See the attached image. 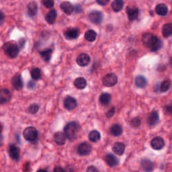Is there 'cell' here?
I'll return each instance as SVG.
<instances>
[{"label":"cell","instance_id":"obj_30","mask_svg":"<svg viewBox=\"0 0 172 172\" xmlns=\"http://www.w3.org/2000/svg\"><path fill=\"white\" fill-rule=\"evenodd\" d=\"M88 138L91 142H93V143H96V142L100 140V138H101L100 133L98 131H92L90 132V133L89 134Z\"/></svg>","mask_w":172,"mask_h":172},{"label":"cell","instance_id":"obj_1","mask_svg":"<svg viewBox=\"0 0 172 172\" xmlns=\"http://www.w3.org/2000/svg\"><path fill=\"white\" fill-rule=\"evenodd\" d=\"M79 131V124L75 121L69 122L64 128V135H65L67 138L71 141H74L77 139Z\"/></svg>","mask_w":172,"mask_h":172},{"label":"cell","instance_id":"obj_25","mask_svg":"<svg viewBox=\"0 0 172 172\" xmlns=\"http://www.w3.org/2000/svg\"><path fill=\"white\" fill-rule=\"evenodd\" d=\"M155 11L158 15L164 16L167 14V12H168V7H167L165 4L160 3L158 4L156 6Z\"/></svg>","mask_w":172,"mask_h":172},{"label":"cell","instance_id":"obj_23","mask_svg":"<svg viewBox=\"0 0 172 172\" xmlns=\"http://www.w3.org/2000/svg\"><path fill=\"white\" fill-rule=\"evenodd\" d=\"M57 13L55 10H51L48 12V14L46 16V21L49 24H53L55 22L56 19H57Z\"/></svg>","mask_w":172,"mask_h":172},{"label":"cell","instance_id":"obj_6","mask_svg":"<svg viewBox=\"0 0 172 172\" xmlns=\"http://www.w3.org/2000/svg\"><path fill=\"white\" fill-rule=\"evenodd\" d=\"M89 18L92 23L99 24L104 19V15L100 11H92L89 14Z\"/></svg>","mask_w":172,"mask_h":172},{"label":"cell","instance_id":"obj_11","mask_svg":"<svg viewBox=\"0 0 172 172\" xmlns=\"http://www.w3.org/2000/svg\"><path fill=\"white\" fill-rule=\"evenodd\" d=\"M150 145L155 150H160L164 147L165 142L161 137L156 136L152 139L151 142H150Z\"/></svg>","mask_w":172,"mask_h":172},{"label":"cell","instance_id":"obj_27","mask_svg":"<svg viewBox=\"0 0 172 172\" xmlns=\"http://www.w3.org/2000/svg\"><path fill=\"white\" fill-rule=\"evenodd\" d=\"M162 34L165 38L172 35V23H167L163 25L162 28Z\"/></svg>","mask_w":172,"mask_h":172},{"label":"cell","instance_id":"obj_31","mask_svg":"<svg viewBox=\"0 0 172 172\" xmlns=\"http://www.w3.org/2000/svg\"><path fill=\"white\" fill-rule=\"evenodd\" d=\"M100 104L102 105H108L111 102V96L108 93H103L99 98Z\"/></svg>","mask_w":172,"mask_h":172},{"label":"cell","instance_id":"obj_39","mask_svg":"<svg viewBox=\"0 0 172 172\" xmlns=\"http://www.w3.org/2000/svg\"><path fill=\"white\" fill-rule=\"evenodd\" d=\"M131 124L133 127H135V128L139 127L141 125V120L137 117L132 118L131 122Z\"/></svg>","mask_w":172,"mask_h":172},{"label":"cell","instance_id":"obj_20","mask_svg":"<svg viewBox=\"0 0 172 172\" xmlns=\"http://www.w3.org/2000/svg\"><path fill=\"white\" fill-rule=\"evenodd\" d=\"M67 137L64 133L61 132H56L54 135V141L56 143L59 145H63L65 143Z\"/></svg>","mask_w":172,"mask_h":172},{"label":"cell","instance_id":"obj_47","mask_svg":"<svg viewBox=\"0 0 172 172\" xmlns=\"http://www.w3.org/2000/svg\"><path fill=\"white\" fill-rule=\"evenodd\" d=\"M28 87L30 88V89H33L34 87H35V83L33 82V81H29L28 83Z\"/></svg>","mask_w":172,"mask_h":172},{"label":"cell","instance_id":"obj_32","mask_svg":"<svg viewBox=\"0 0 172 172\" xmlns=\"http://www.w3.org/2000/svg\"><path fill=\"white\" fill-rule=\"evenodd\" d=\"M97 36L96 32L93 30H89L85 34V38L89 42H93L96 40Z\"/></svg>","mask_w":172,"mask_h":172},{"label":"cell","instance_id":"obj_44","mask_svg":"<svg viewBox=\"0 0 172 172\" xmlns=\"http://www.w3.org/2000/svg\"><path fill=\"white\" fill-rule=\"evenodd\" d=\"M87 172H99V171L96 167L92 165V166L88 167V168L87 170Z\"/></svg>","mask_w":172,"mask_h":172},{"label":"cell","instance_id":"obj_21","mask_svg":"<svg viewBox=\"0 0 172 172\" xmlns=\"http://www.w3.org/2000/svg\"><path fill=\"white\" fill-rule=\"evenodd\" d=\"M122 131V127L118 124H113L110 129V134L114 136H118L120 135H121Z\"/></svg>","mask_w":172,"mask_h":172},{"label":"cell","instance_id":"obj_12","mask_svg":"<svg viewBox=\"0 0 172 172\" xmlns=\"http://www.w3.org/2000/svg\"><path fill=\"white\" fill-rule=\"evenodd\" d=\"M89 62L90 57L86 53H81L77 58V63L81 67H85L88 65Z\"/></svg>","mask_w":172,"mask_h":172},{"label":"cell","instance_id":"obj_42","mask_svg":"<svg viewBox=\"0 0 172 172\" xmlns=\"http://www.w3.org/2000/svg\"><path fill=\"white\" fill-rule=\"evenodd\" d=\"M5 21V14H3V12L0 11V25H2L4 23Z\"/></svg>","mask_w":172,"mask_h":172},{"label":"cell","instance_id":"obj_45","mask_svg":"<svg viewBox=\"0 0 172 172\" xmlns=\"http://www.w3.org/2000/svg\"><path fill=\"white\" fill-rule=\"evenodd\" d=\"M65 172H74V168L71 165H69L67 167L66 170H64Z\"/></svg>","mask_w":172,"mask_h":172},{"label":"cell","instance_id":"obj_10","mask_svg":"<svg viewBox=\"0 0 172 172\" xmlns=\"http://www.w3.org/2000/svg\"><path fill=\"white\" fill-rule=\"evenodd\" d=\"M12 98V94L7 89L3 88L0 89V104H6L10 102Z\"/></svg>","mask_w":172,"mask_h":172},{"label":"cell","instance_id":"obj_37","mask_svg":"<svg viewBox=\"0 0 172 172\" xmlns=\"http://www.w3.org/2000/svg\"><path fill=\"white\" fill-rule=\"evenodd\" d=\"M163 46V42L161 40L158 39L157 41L155 43V45L150 48V49H151V51H157L158 50H160L161 47Z\"/></svg>","mask_w":172,"mask_h":172},{"label":"cell","instance_id":"obj_2","mask_svg":"<svg viewBox=\"0 0 172 172\" xmlns=\"http://www.w3.org/2000/svg\"><path fill=\"white\" fill-rule=\"evenodd\" d=\"M3 48L5 52L10 57L14 59L18 57L20 52V49L18 45L14 44V43L7 42L4 45Z\"/></svg>","mask_w":172,"mask_h":172},{"label":"cell","instance_id":"obj_38","mask_svg":"<svg viewBox=\"0 0 172 172\" xmlns=\"http://www.w3.org/2000/svg\"><path fill=\"white\" fill-rule=\"evenodd\" d=\"M42 3L47 8H51L54 6V0H42Z\"/></svg>","mask_w":172,"mask_h":172},{"label":"cell","instance_id":"obj_5","mask_svg":"<svg viewBox=\"0 0 172 172\" xmlns=\"http://www.w3.org/2000/svg\"><path fill=\"white\" fill-rule=\"evenodd\" d=\"M103 84L106 87H112L118 82L117 76L114 74H107L104 78H103Z\"/></svg>","mask_w":172,"mask_h":172},{"label":"cell","instance_id":"obj_35","mask_svg":"<svg viewBox=\"0 0 172 172\" xmlns=\"http://www.w3.org/2000/svg\"><path fill=\"white\" fill-rule=\"evenodd\" d=\"M171 81L170 79H166L163 81L160 87V91L161 92H166L168 91L171 88Z\"/></svg>","mask_w":172,"mask_h":172},{"label":"cell","instance_id":"obj_13","mask_svg":"<svg viewBox=\"0 0 172 172\" xmlns=\"http://www.w3.org/2000/svg\"><path fill=\"white\" fill-rule=\"evenodd\" d=\"M64 35L67 40L76 39L79 35V31L77 28H69L64 32Z\"/></svg>","mask_w":172,"mask_h":172},{"label":"cell","instance_id":"obj_17","mask_svg":"<svg viewBox=\"0 0 172 172\" xmlns=\"http://www.w3.org/2000/svg\"><path fill=\"white\" fill-rule=\"evenodd\" d=\"M60 7H61V9L62 10V11L65 13V14H67V15L71 14L73 13V12L74 11V6H73L72 4L70 2H63L61 4V6H60Z\"/></svg>","mask_w":172,"mask_h":172},{"label":"cell","instance_id":"obj_46","mask_svg":"<svg viewBox=\"0 0 172 172\" xmlns=\"http://www.w3.org/2000/svg\"><path fill=\"white\" fill-rule=\"evenodd\" d=\"M53 172H65L64 170L61 167H57L54 169Z\"/></svg>","mask_w":172,"mask_h":172},{"label":"cell","instance_id":"obj_41","mask_svg":"<svg viewBox=\"0 0 172 172\" xmlns=\"http://www.w3.org/2000/svg\"><path fill=\"white\" fill-rule=\"evenodd\" d=\"M18 45L20 46V48H24V46H25L26 45V39L24 38H22L20 39L19 42H18Z\"/></svg>","mask_w":172,"mask_h":172},{"label":"cell","instance_id":"obj_4","mask_svg":"<svg viewBox=\"0 0 172 172\" xmlns=\"http://www.w3.org/2000/svg\"><path fill=\"white\" fill-rule=\"evenodd\" d=\"M157 40L158 38L156 36L150 33H145L142 36V41H143V45L145 46L149 47V48H151Z\"/></svg>","mask_w":172,"mask_h":172},{"label":"cell","instance_id":"obj_24","mask_svg":"<svg viewBox=\"0 0 172 172\" xmlns=\"http://www.w3.org/2000/svg\"><path fill=\"white\" fill-rule=\"evenodd\" d=\"M28 14L31 16H34L38 12V5L35 2H31L28 3L27 6Z\"/></svg>","mask_w":172,"mask_h":172},{"label":"cell","instance_id":"obj_22","mask_svg":"<svg viewBox=\"0 0 172 172\" xmlns=\"http://www.w3.org/2000/svg\"><path fill=\"white\" fill-rule=\"evenodd\" d=\"M113 152L116 154L118 155H122L124 153L125 150V145H124L122 143H116L113 146Z\"/></svg>","mask_w":172,"mask_h":172},{"label":"cell","instance_id":"obj_51","mask_svg":"<svg viewBox=\"0 0 172 172\" xmlns=\"http://www.w3.org/2000/svg\"><path fill=\"white\" fill-rule=\"evenodd\" d=\"M170 63H171V66H172V57H171V59H170Z\"/></svg>","mask_w":172,"mask_h":172},{"label":"cell","instance_id":"obj_34","mask_svg":"<svg viewBox=\"0 0 172 172\" xmlns=\"http://www.w3.org/2000/svg\"><path fill=\"white\" fill-rule=\"evenodd\" d=\"M31 75L34 80H38L41 77V71L39 68H34L31 72Z\"/></svg>","mask_w":172,"mask_h":172},{"label":"cell","instance_id":"obj_3","mask_svg":"<svg viewBox=\"0 0 172 172\" xmlns=\"http://www.w3.org/2000/svg\"><path fill=\"white\" fill-rule=\"evenodd\" d=\"M23 136L24 139L28 141H35L38 137V131L35 128L32 127H29L24 131Z\"/></svg>","mask_w":172,"mask_h":172},{"label":"cell","instance_id":"obj_33","mask_svg":"<svg viewBox=\"0 0 172 172\" xmlns=\"http://www.w3.org/2000/svg\"><path fill=\"white\" fill-rule=\"evenodd\" d=\"M41 57L42 59L45 60L46 62H49L50 61V59L51 58V56H52L53 54V50L52 49H46L43 51H41L40 53Z\"/></svg>","mask_w":172,"mask_h":172},{"label":"cell","instance_id":"obj_50","mask_svg":"<svg viewBox=\"0 0 172 172\" xmlns=\"http://www.w3.org/2000/svg\"><path fill=\"white\" fill-rule=\"evenodd\" d=\"M2 141H3V138H2V136H1V135H0V144L2 143Z\"/></svg>","mask_w":172,"mask_h":172},{"label":"cell","instance_id":"obj_48","mask_svg":"<svg viewBox=\"0 0 172 172\" xmlns=\"http://www.w3.org/2000/svg\"><path fill=\"white\" fill-rule=\"evenodd\" d=\"M165 109L167 112H172V104H170L169 105L166 106Z\"/></svg>","mask_w":172,"mask_h":172},{"label":"cell","instance_id":"obj_15","mask_svg":"<svg viewBox=\"0 0 172 172\" xmlns=\"http://www.w3.org/2000/svg\"><path fill=\"white\" fill-rule=\"evenodd\" d=\"M9 154L12 160L18 161L20 158V149L14 145H12L9 148Z\"/></svg>","mask_w":172,"mask_h":172},{"label":"cell","instance_id":"obj_16","mask_svg":"<svg viewBox=\"0 0 172 172\" xmlns=\"http://www.w3.org/2000/svg\"><path fill=\"white\" fill-rule=\"evenodd\" d=\"M12 83L16 90H20L23 88V81L20 75H16L12 79Z\"/></svg>","mask_w":172,"mask_h":172},{"label":"cell","instance_id":"obj_49","mask_svg":"<svg viewBox=\"0 0 172 172\" xmlns=\"http://www.w3.org/2000/svg\"><path fill=\"white\" fill-rule=\"evenodd\" d=\"M37 172H47L45 170H38Z\"/></svg>","mask_w":172,"mask_h":172},{"label":"cell","instance_id":"obj_29","mask_svg":"<svg viewBox=\"0 0 172 172\" xmlns=\"http://www.w3.org/2000/svg\"><path fill=\"white\" fill-rule=\"evenodd\" d=\"M123 6L124 2L122 0H114V1L112 3V10L116 12L121 11V10L123 8Z\"/></svg>","mask_w":172,"mask_h":172},{"label":"cell","instance_id":"obj_18","mask_svg":"<svg viewBox=\"0 0 172 172\" xmlns=\"http://www.w3.org/2000/svg\"><path fill=\"white\" fill-rule=\"evenodd\" d=\"M141 167L143 170L145 172H151L153 170L154 166L152 161H150L147 159H145L141 161Z\"/></svg>","mask_w":172,"mask_h":172},{"label":"cell","instance_id":"obj_43","mask_svg":"<svg viewBox=\"0 0 172 172\" xmlns=\"http://www.w3.org/2000/svg\"><path fill=\"white\" fill-rule=\"evenodd\" d=\"M97 3L100 6H106L109 2L110 0H96Z\"/></svg>","mask_w":172,"mask_h":172},{"label":"cell","instance_id":"obj_26","mask_svg":"<svg viewBox=\"0 0 172 172\" xmlns=\"http://www.w3.org/2000/svg\"><path fill=\"white\" fill-rule=\"evenodd\" d=\"M135 84L138 88H144L147 85V80L145 77L142 75H139L136 77Z\"/></svg>","mask_w":172,"mask_h":172},{"label":"cell","instance_id":"obj_28","mask_svg":"<svg viewBox=\"0 0 172 172\" xmlns=\"http://www.w3.org/2000/svg\"><path fill=\"white\" fill-rule=\"evenodd\" d=\"M74 85L77 89H83L87 85V81L84 77H78L74 81Z\"/></svg>","mask_w":172,"mask_h":172},{"label":"cell","instance_id":"obj_36","mask_svg":"<svg viewBox=\"0 0 172 172\" xmlns=\"http://www.w3.org/2000/svg\"><path fill=\"white\" fill-rule=\"evenodd\" d=\"M38 110H39V106L36 104H31L28 108V112L32 114H35L36 113H37Z\"/></svg>","mask_w":172,"mask_h":172},{"label":"cell","instance_id":"obj_9","mask_svg":"<svg viewBox=\"0 0 172 172\" xmlns=\"http://www.w3.org/2000/svg\"><path fill=\"white\" fill-rule=\"evenodd\" d=\"M77 103L75 99L71 96H67L64 98V106L68 110H72L77 107Z\"/></svg>","mask_w":172,"mask_h":172},{"label":"cell","instance_id":"obj_52","mask_svg":"<svg viewBox=\"0 0 172 172\" xmlns=\"http://www.w3.org/2000/svg\"><path fill=\"white\" fill-rule=\"evenodd\" d=\"M1 132H2V127L0 126V135H1Z\"/></svg>","mask_w":172,"mask_h":172},{"label":"cell","instance_id":"obj_19","mask_svg":"<svg viewBox=\"0 0 172 172\" xmlns=\"http://www.w3.org/2000/svg\"><path fill=\"white\" fill-rule=\"evenodd\" d=\"M104 160L107 164L110 167H114L117 165L119 163L118 159L112 154H108L105 156Z\"/></svg>","mask_w":172,"mask_h":172},{"label":"cell","instance_id":"obj_14","mask_svg":"<svg viewBox=\"0 0 172 172\" xmlns=\"http://www.w3.org/2000/svg\"><path fill=\"white\" fill-rule=\"evenodd\" d=\"M160 117L157 111H153L149 115L147 118V122L149 125L150 127H154L159 122Z\"/></svg>","mask_w":172,"mask_h":172},{"label":"cell","instance_id":"obj_40","mask_svg":"<svg viewBox=\"0 0 172 172\" xmlns=\"http://www.w3.org/2000/svg\"><path fill=\"white\" fill-rule=\"evenodd\" d=\"M114 114H115V108H111L106 113V116H107L108 118H111V117H113V116L114 115Z\"/></svg>","mask_w":172,"mask_h":172},{"label":"cell","instance_id":"obj_7","mask_svg":"<svg viewBox=\"0 0 172 172\" xmlns=\"http://www.w3.org/2000/svg\"><path fill=\"white\" fill-rule=\"evenodd\" d=\"M92 150V147L91 145L84 142L81 143L77 147V153H78L80 155H88L90 153H91Z\"/></svg>","mask_w":172,"mask_h":172},{"label":"cell","instance_id":"obj_8","mask_svg":"<svg viewBox=\"0 0 172 172\" xmlns=\"http://www.w3.org/2000/svg\"><path fill=\"white\" fill-rule=\"evenodd\" d=\"M127 14L128 20L131 21H133L138 18L139 9L135 6H129L127 7Z\"/></svg>","mask_w":172,"mask_h":172}]
</instances>
